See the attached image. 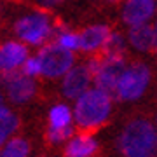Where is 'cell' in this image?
I'll list each match as a JSON object with an SVG mask.
<instances>
[{"label": "cell", "mask_w": 157, "mask_h": 157, "mask_svg": "<svg viewBox=\"0 0 157 157\" xmlns=\"http://www.w3.org/2000/svg\"><path fill=\"white\" fill-rule=\"evenodd\" d=\"M9 113H11V108L6 105V96H4L2 91H0V121H2L4 117H7Z\"/></svg>", "instance_id": "cell-21"}, {"label": "cell", "mask_w": 157, "mask_h": 157, "mask_svg": "<svg viewBox=\"0 0 157 157\" xmlns=\"http://www.w3.org/2000/svg\"><path fill=\"white\" fill-rule=\"evenodd\" d=\"M112 30L108 25H93L78 33V51L82 52H96L101 51L108 40Z\"/></svg>", "instance_id": "cell-11"}, {"label": "cell", "mask_w": 157, "mask_h": 157, "mask_svg": "<svg viewBox=\"0 0 157 157\" xmlns=\"http://www.w3.org/2000/svg\"><path fill=\"white\" fill-rule=\"evenodd\" d=\"M98 152V141L89 131L73 135L65 145L63 157H94Z\"/></svg>", "instance_id": "cell-12"}, {"label": "cell", "mask_w": 157, "mask_h": 157, "mask_svg": "<svg viewBox=\"0 0 157 157\" xmlns=\"http://www.w3.org/2000/svg\"><path fill=\"white\" fill-rule=\"evenodd\" d=\"M17 129H19V117H17L16 113H9L7 117H4L0 121V148L4 147L11 136H14Z\"/></svg>", "instance_id": "cell-17"}, {"label": "cell", "mask_w": 157, "mask_h": 157, "mask_svg": "<svg viewBox=\"0 0 157 157\" xmlns=\"http://www.w3.org/2000/svg\"><path fill=\"white\" fill-rule=\"evenodd\" d=\"M100 52L101 56H124L126 54V39L122 37V33L112 32Z\"/></svg>", "instance_id": "cell-16"}, {"label": "cell", "mask_w": 157, "mask_h": 157, "mask_svg": "<svg viewBox=\"0 0 157 157\" xmlns=\"http://www.w3.org/2000/svg\"><path fill=\"white\" fill-rule=\"evenodd\" d=\"M2 84H4L6 96L14 105H25L37 94V82L23 70L2 73Z\"/></svg>", "instance_id": "cell-6"}, {"label": "cell", "mask_w": 157, "mask_h": 157, "mask_svg": "<svg viewBox=\"0 0 157 157\" xmlns=\"http://www.w3.org/2000/svg\"><path fill=\"white\" fill-rule=\"evenodd\" d=\"M23 72L30 75V77H37V75H42V68H40V61L39 58H28L25 65H23Z\"/></svg>", "instance_id": "cell-20"}, {"label": "cell", "mask_w": 157, "mask_h": 157, "mask_svg": "<svg viewBox=\"0 0 157 157\" xmlns=\"http://www.w3.org/2000/svg\"><path fill=\"white\" fill-rule=\"evenodd\" d=\"M129 42L138 51H154L155 44V26L141 23L129 28Z\"/></svg>", "instance_id": "cell-13"}, {"label": "cell", "mask_w": 157, "mask_h": 157, "mask_svg": "<svg viewBox=\"0 0 157 157\" xmlns=\"http://www.w3.org/2000/svg\"><path fill=\"white\" fill-rule=\"evenodd\" d=\"M150 82V68L145 63L135 61L124 68L119 78L115 100L119 101H135L143 96Z\"/></svg>", "instance_id": "cell-3"}, {"label": "cell", "mask_w": 157, "mask_h": 157, "mask_svg": "<svg viewBox=\"0 0 157 157\" xmlns=\"http://www.w3.org/2000/svg\"><path fill=\"white\" fill-rule=\"evenodd\" d=\"M54 40L59 42L63 47H67V49H70V51H77L78 49V33L63 30L61 33H58V37Z\"/></svg>", "instance_id": "cell-19"}, {"label": "cell", "mask_w": 157, "mask_h": 157, "mask_svg": "<svg viewBox=\"0 0 157 157\" xmlns=\"http://www.w3.org/2000/svg\"><path fill=\"white\" fill-rule=\"evenodd\" d=\"M117 150L122 157H155L157 128L143 117L129 121L117 138Z\"/></svg>", "instance_id": "cell-1"}, {"label": "cell", "mask_w": 157, "mask_h": 157, "mask_svg": "<svg viewBox=\"0 0 157 157\" xmlns=\"http://www.w3.org/2000/svg\"><path fill=\"white\" fill-rule=\"evenodd\" d=\"M126 63L124 56H101V65L98 72L94 73V84L96 87L107 91L110 96L115 98L119 78L122 75Z\"/></svg>", "instance_id": "cell-7"}, {"label": "cell", "mask_w": 157, "mask_h": 157, "mask_svg": "<svg viewBox=\"0 0 157 157\" xmlns=\"http://www.w3.org/2000/svg\"><path fill=\"white\" fill-rule=\"evenodd\" d=\"M40 61V68H42V75L47 78H58L63 77L65 73L73 67L75 56L73 51L63 47L59 42L52 40L39 51L37 54Z\"/></svg>", "instance_id": "cell-5"}, {"label": "cell", "mask_w": 157, "mask_h": 157, "mask_svg": "<svg viewBox=\"0 0 157 157\" xmlns=\"http://www.w3.org/2000/svg\"><path fill=\"white\" fill-rule=\"evenodd\" d=\"M26 59H28V49L25 44L17 40L4 42L0 45V75L23 68Z\"/></svg>", "instance_id": "cell-9"}, {"label": "cell", "mask_w": 157, "mask_h": 157, "mask_svg": "<svg viewBox=\"0 0 157 157\" xmlns=\"http://www.w3.org/2000/svg\"><path fill=\"white\" fill-rule=\"evenodd\" d=\"M154 52L157 54V23H155V44H154Z\"/></svg>", "instance_id": "cell-23"}, {"label": "cell", "mask_w": 157, "mask_h": 157, "mask_svg": "<svg viewBox=\"0 0 157 157\" xmlns=\"http://www.w3.org/2000/svg\"><path fill=\"white\" fill-rule=\"evenodd\" d=\"M49 128H67L73 126V112L70 110L68 105L58 103L49 110Z\"/></svg>", "instance_id": "cell-15"}, {"label": "cell", "mask_w": 157, "mask_h": 157, "mask_svg": "<svg viewBox=\"0 0 157 157\" xmlns=\"http://www.w3.org/2000/svg\"><path fill=\"white\" fill-rule=\"evenodd\" d=\"M73 135H75L73 126H67V128H47L45 138L52 145H59V143H67Z\"/></svg>", "instance_id": "cell-18"}, {"label": "cell", "mask_w": 157, "mask_h": 157, "mask_svg": "<svg viewBox=\"0 0 157 157\" xmlns=\"http://www.w3.org/2000/svg\"><path fill=\"white\" fill-rule=\"evenodd\" d=\"M93 73H91L87 63L84 65H77L72 67L65 75H63L61 82V93L68 100H77L80 94H84L89 89L91 82H93Z\"/></svg>", "instance_id": "cell-8"}, {"label": "cell", "mask_w": 157, "mask_h": 157, "mask_svg": "<svg viewBox=\"0 0 157 157\" xmlns=\"http://www.w3.org/2000/svg\"><path fill=\"white\" fill-rule=\"evenodd\" d=\"M37 6H40V7H44V9H51V7H56V6H59L63 0H33Z\"/></svg>", "instance_id": "cell-22"}, {"label": "cell", "mask_w": 157, "mask_h": 157, "mask_svg": "<svg viewBox=\"0 0 157 157\" xmlns=\"http://www.w3.org/2000/svg\"><path fill=\"white\" fill-rule=\"evenodd\" d=\"M112 100L107 91L100 87L87 89L75 100L73 107V122L82 131H94L108 121L112 112Z\"/></svg>", "instance_id": "cell-2"}, {"label": "cell", "mask_w": 157, "mask_h": 157, "mask_svg": "<svg viewBox=\"0 0 157 157\" xmlns=\"http://www.w3.org/2000/svg\"><path fill=\"white\" fill-rule=\"evenodd\" d=\"M108 2H110V4H119L121 0H108Z\"/></svg>", "instance_id": "cell-24"}, {"label": "cell", "mask_w": 157, "mask_h": 157, "mask_svg": "<svg viewBox=\"0 0 157 157\" xmlns=\"http://www.w3.org/2000/svg\"><path fill=\"white\" fill-rule=\"evenodd\" d=\"M52 30H54V25L51 23V17L44 11L26 14L14 23L16 37L32 45H40L49 42L52 37Z\"/></svg>", "instance_id": "cell-4"}, {"label": "cell", "mask_w": 157, "mask_h": 157, "mask_svg": "<svg viewBox=\"0 0 157 157\" xmlns=\"http://www.w3.org/2000/svg\"><path fill=\"white\" fill-rule=\"evenodd\" d=\"M155 4L157 0H128L122 7V21L129 26L148 23L154 16Z\"/></svg>", "instance_id": "cell-10"}, {"label": "cell", "mask_w": 157, "mask_h": 157, "mask_svg": "<svg viewBox=\"0 0 157 157\" xmlns=\"http://www.w3.org/2000/svg\"><path fill=\"white\" fill-rule=\"evenodd\" d=\"M30 141L21 136H11L0 148V157H30Z\"/></svg>", "instance_id": "cell-14"}]
</instances>
